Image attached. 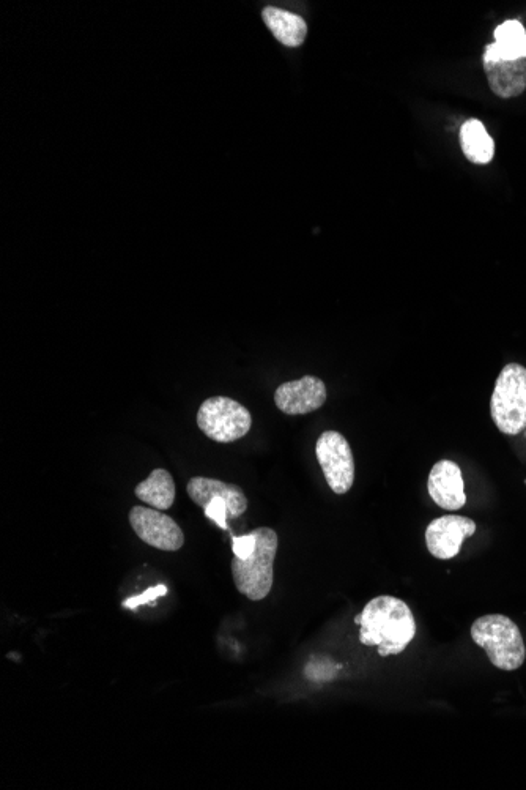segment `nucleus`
Returning <instances> with one entry per match:
<instances>
[{
    "label": "nucleus",
    "mask_w": 526,
    "mask_h": 790,
    "mask_svg": "<svg viewBox=\"0 0 526 790\" xmlns=\"http://www.w3.org/2000/svg\"><path fill=\"white\" fill-rule=\"evenodd\" d=\"M355 623L360 625L361 644L375 647L383 658L404 652L416 634L412 609L391 595L372 598L356 615Z\"/></svg>",
    "instance_id": "1"
},
{
    "label": "nucleus",
    "mask_w": 526,
    "mask_h": 790,
    "mask_svg": "<svg viewBox=\"0 0 526 790\" xmlns=\"http://www.w3.org/2000/svg\"><path fill=\"white\" fill-rule=\"evenodd\" d=\"M256 546L246 557H234L232 576L241 595L251 601H262L270 595L275 579L278 533L270 527L254 530Z\"/></svg>",
    "instance_id": "2"
},
{
    "label": "nucleus",
    "mask_w": 526,
    "mask_h": 790,
    "mask_svg": "<svg viewBox=\"0 0 526 790\" xmlns=\"http://www.w3.org/2000/svg\"><path fill=\"white\" fill-rule=\"evenodd\" d=\"M471 639L501 671H517L525 663L526 647L517 623L506 615L489 614L471 625Z\"/></svg>",
    "instance_id": "3"
},
{
    "label": "nucleus",
    "mask_w": 526,
    "mask_h": 790,
    "mask_svg": "<svg viewBox=\"0 0 526 790\" xmlns=\"http://www.w3.org/2000/svg\"><path fill=\"white\" fill-rule=\"evenodd\" d=\"M490 414L506 436H517L526 428V368L509 363L501 369L495 382Z\"/></svg>",
    "instance_id": "4"
},
{
    "label": "nucleus",
    "mask_w": 526,
    "mask_h": 790,
    "mask_svg": "<svg viewBox=\"0 0 526 790\" xmlns=\"http://www.w3.org/2000/svg\"><path fill=\"white\" fill-rule=\"evenodd\" d=\"M186 489L194 504L204 508L207 518L215 521L221 529H229L227 519L240 518L248 510L245 492L232 483L215 478L194 477L188 481Z\"/></svg>",
    "instance_id": "5"
},
{
    "label": "nucleus",
    "mask_w": 526,
    "mask_h": 790,
    "mask_svg": "<svg viewBox=\"0 0 526 790\" xmlns=\"http://www.w3.org/2000/svg\"><path fill=\"white\" fill-rule=\"evenodd\" d=\"M197 426L215 442L230 444L249 433L252 417L249 410L235 399L213 396L205 399L199 407Z\"/></svg>",
    "instance_id": "6"
},
{
    "label": "nucleus",
    "mask_w": 526,
    "mask_h": 790,
    "mask_svg": "<svg viewBox=\"0 0 526 790\" xmlns=\"http://www.w3.org/2000/svg\"><path fill=\"white\" fill-rule=\"evenodd\" d=\"M315 455L334 494H345L355 481V459L349 442L338 431H325L315 444Z\"/></svg>",
    "instance_id": "7"
},
{
    "label": "nucleus",
    "mask_w": 526,
    "mask_h": 790,
    "mask_svg": "<svg viewBox=\"0 0 526 790\" xmlns=\"http://www.w3.org/2000/svg\"><path fill=\"white\" fill-rule=\"evenodd\" d=\"M130 524L134 533L152 548L175 552L185 545V535L177 522L156 508H131Z\"/></svg>",
    "instance_id": "8"
},
{
    "label": "nucleus",
    "mask_w": 526,
    "mask_h": 790,
    "mask_svg": "<svg viewBox=\"0 0 526 790\" xmlns=\"http://www.w3.org/2000/svg\"><path fill=\"white\" fill-rule=\"evenodd\" d=\"M476 533V522L470 518L446 515L434 519L426 529V545L438 560H451L460 552L467 538Z\"/></svg>",
    "instance_id": "9"
},
{
    "label": "nucleus",
    "mask_w": 526,
    "mask_h": 790,
    "mask_svg": "<svg viewBox=\"0 0 526 790\" xmlns=\"http://www.w3.org/2000/svg\"><path fill=\"white\" fill-rule=\"evenodd\" d=\"M325 401V382L315 376L284 382L275 392L276 406L287 415L311 414L320 409Z\"/></svg>",
    "instance_id": "10"
},
{
    "label": "nucleus",
    "mask_w": 526,
    "mask_h": 790,
    "mask_svg": "<svg viewBox=\"0 0 526 790\" xmlns=\"http://www.w3.org/2000/svg\"><path fill=\"white\" fill-rule=\"evenodd\" d=\"M427 491L443 510L456 511L467 504L462 470L454 461L443 459L430 470Z\"/></svg>",
    "instance_id": "11"
},
{
    "label": "nucleus",
    "mask_w": 526,
    "mask_h": 790,
    "mask_svg": "<svg viewBox=\"0 0 526 790\" xmlns=\"http://www.w3.org/2000/svg\"><path fill=\"white\" fill-rule=\"evenodd\" d=\"M484 71L490 89L497 97H519L526 90V59H484Z\"/></svg>",
    "instance_id": "12"
},
{
    "label": "nucleus",
    "mask_w": 526,
    "mask_h": 790,
    "mask_svg": "<svg viewBox=\"0 0 526 790\" xmlns=\"http://www.w3.org/2000/svg\"><path fill=\"white\" fill-rule=\"evenodd\" d=\"M495 43L486 46L484 59H526V29L517 19H511L495 29Z\"/></svg>",
    "instance_id": "13"
},
{
    "label": "nucleus",
    "mask_w": 526,
    "mask_h": 790,
    "mask_svg": "<svg viewBox=\"0 0 526 790\" xmlns=\"http://www.w3.org/2000/svg\"><path fill=\"white\" fill-rule=\"evenodd\" d=\"M263 21L279 43L287 48L303 45L308 35V24L301 16L278 7L263 8Z\"/></svg>",
    "instance_id": "14"
},
{
    "label": "nucleus",
    "mask_w": 526,
    "mask_h": 790,
    "mask_svg": "<svg viewBox=\"0 0 526 790\" xmlns=\"http://www.w3.org/2000/svg\"><path fill=\"white\" fill-rule=\"evenodd\" d=\"M460 146L468 161L475 164H489L495 155V142L484 123L478 119H468L460 128Z\"/></svg>",
    "instance_id": "15"
},
{
    "label": "nucleus",
    "mask_w": 526,
    "mask_h": 790,
    "mask_svg": "<svg viewBox=\"0 0 526 790\" xmlns=\"http://www.w3.org/2000/svg\"><path fill=\"white\" fill-rule=\"evenodd\" d=\"M134 494L139 500L156 510H169L175 502V483L164 469H155L147 480L141 481Z\"/></svg>",
    "instance_id": "16"
},
{
    "label": "nucleus",
    "mask_w": 526,
    "mask_h": 790,
    "mask_svg": "<svg viewBox=\"0 0 526 790\" xmlns=\"http://www.w3.org/2000/svg\"><path fill=\"white\" fill-rule=\"evenodd\" d=\"M167 593V587L160 584V586L152 587V589L145 590L144 593L141 595H136V597H130L128 600L123 603V608L126 609H138L139 606L142 604L153 603V601L158 600V598L164 597Z\"/></svg>",
    "instance_id": "17"
},
{
    "label": "nucleus",
    "mask_w": 526,
    "mask_h": 790,
    "mask_svg": "<svg viewBox=\"0 0 526 790\" xmlns=\"http://www.w3.org/2000/svg\"><path fill=\"white\" fill-rule=\"evenodd\" d=\"M254 546H256V535H254V530H252L251 533H246L243 537H234L235 557L248 556V554H251Z\"/></svg>",
    "instance_id": "18"
}]
</instances>
